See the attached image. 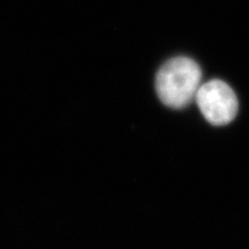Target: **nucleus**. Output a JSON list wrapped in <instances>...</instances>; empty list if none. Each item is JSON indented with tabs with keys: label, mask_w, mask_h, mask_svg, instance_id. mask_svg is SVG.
<instances>
[{
	"label": "nucleus",
	"mask_w": 249,
	"mask_h": 249,
	"mask_svg": "<svg viewBox=\"0 0 249 249\" xmlns=\"http://www.w3.org/2000/svg\"><path fill=\"white\" fill-rule=\"evenodd\" d=\"M201 80L202 71L197 62L187 57H176L158 71L156 90L165 105L182 108L195 99Z\"/></svg>",
	"instance_id": "obj_1"
},
{
	"label": "nucleus",
	"mask_w": 249,
	"mask_h": 249,
	"mask_svg": "<svg viewBox=\"0 0 249 249\" xmlns=\"http://www.w3.org/2000/svg\"><path fill=\"white\" fill-rule=\"evenodd\" d=\"M195 101L205 119L214 126L230 124L239 110L234 91L220 80H213L201 85L196 92Z\"/></svg>",
	"instance_id": "obj_2"
}]
</instances>
